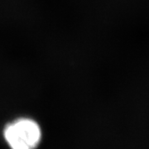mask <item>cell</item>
<instances>
[{"label":"cell","instance_id":"obj_1","mask_svg":"<svg viewBox=\"0 0 149 149\" xmlns=\"http://www.w3.org/2000/svg\"><path fill=\"white\" fill-rule=\"evenodd\" d=\"M41 129L30 118H20L9 123L4 130V138L12 149H34L41 139Z\"/></svg>","mask_w":149,"mask_h":149}]
</instances>
